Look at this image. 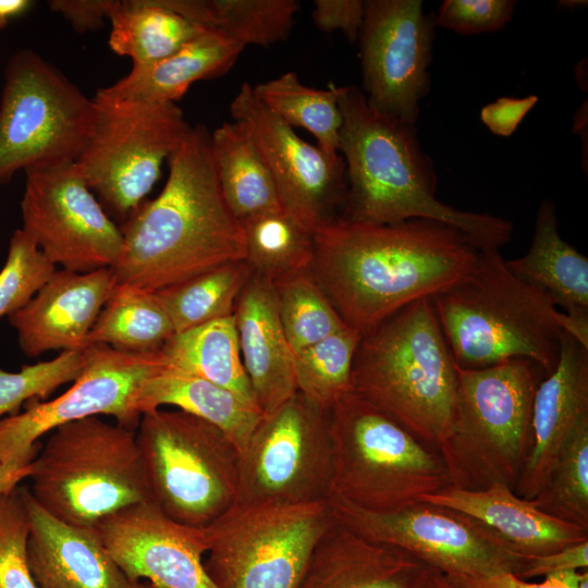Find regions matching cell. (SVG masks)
Returning <instances> with one entry per match:
<instances>
[{
    "label": "cell",
    "instance_id": "1",
    "mask_svg": "<svg viewBox=\"0 0 588 588\" xmlns=\"http://www.w3.org/2000/svg\"><path fill=\"white\" fill-rule=\"evenodd\" d=\"M313 237L309 271L360 336L405 306L453 286L480 252L462 231L426 219L376 224L338 218Z\"/></svg>",
    "mask_w": 588,
    "mask_h": 588
},
{
    "label": "cell",
    "instance_id": "2",
    "mask_svg": "<svg viewBox=\"0 0 588 588\" xmlns=\"http://www.w3.org/2000/svg\"><path fill=\"white\" fill-rule=\"evenodd\" d=\"M210 135L201 124L192 126L168 159L160 194L125 219L122 250L111 268L115 284L157 292L245 260L243 228L221 192Z\"/></svg>",
    "mask_w": 588,
    "mask_h": 588
},
{
    "label": "cell",
    "instance_id": "3",
    "mask_svg": "<svg viewBox=\"0 0 588 588\" xmlns=\"http://www.w3.org/2000/svg\"><path fill=\"white\" fill-rule=\"evenodd\" d=\"M339 154L347 193L340 218L394 224L426 219L462 231L479 250H499L512 237L503 218L455 209L437 198L433 160L422 150L416 124L377 112L357 86H342Z\"/></svg>",
    "mask_w": 588,
    "mask_h": 588
},
{
    "label": "cell",
    "instance_id": "4",
    "mask_svg": "<svg viewBox=\"0 0 588 588\" xmlns=\"http://www.w3.org/2000/svg\"><path fill=\"white\" fill-rule=\"evenodd\" d=\"M351 387L437 451L455 417L457 364L430 298L405 306L360 336Z\"/></svg>",
    "mask_w": 588,
    "mask_h": 588
},
{
    "label": "cell",
    "instance_id": "5",
    "mask_svg": "<svg viewBox=\"0 0 588 588\" xmlns=\"http://www.w3.org/2000/svg\"><path fill=\"white\" fill-rule=\"evenodd\" d=\"M430 301L458 366L528 359L547 373L554 369L563 313L517 279L499 250H480L473 270Z\"/></svg>",
    "mask_w": 588,
    "mask_h": 588
},
{
    "label": "cell",
    "instance_id": "6",
    "mask_svg": "<svg viewBox=\"0 0 588 588\" xmlns=\"http://www.w3.org/2000/svg\"><path fill=\"white\" fill-rule=\"evenodd\" d=\"M29 479L46 512L78 527L96 528L123 509L151 502L136 430L100 416L52 430Z\"/></svg>",
    "mask_w": 588,
    "mask_h": 588
},
{
    "label": "cell",
    "instance_id": "7",
    "mask_svg": "<svg viewBox=\"0 0 588 588\" xmlns=\"http://www.w3.org/2000/svg\"><path fill=\"white\" fill-rule=\"evenodd\" d=\"M543 369L528 359L483 368L457 365V403L451 432L437 449L450 486L514 490L525 464L535 391Z\"/></svg>",
    "mask_w": 588,
    "mask_h": 588
},
{
    "label": "cell",
    "instance_id": "8",
    "mask_svg": "<svg viewBox=\"0 0 588 588\" xmlns=\"http://www.w3.org/2000/svg\"><path fill=\"white\" fill-rule=\"evenodd\" d=\"M329 414L330 494L366 510L392 512L450 486L434 449L354 392Z\"/></svg>",
    "mask_w": 588,
    "mask_h": 588
},
{
    "label": "cell",
    "instance_id": "9",
    "mask_svg": "<svg viewBox=\"0 0 588 588\" xmlns=\"http://www.w3.org/2000/svg\"><path fill=\"white\" fill-rule=\"evenodd\" d=\"M136 439L151 502L204 528L237 502L240 451L220 428L181 409L142 414Z\"/></svg>",
    "mask_w": 588,
    "mask_h": 588
},
{
    "label": "cell",
    "instance_id": "10",
    "mask_svg": "<svg viewBox=\"0 0 588 588\" xmlns=\"http://www.w3.org/2000/svg\"><path fill=\"white\" fill-rule=\"evenodd\" d=\"M333 520L327 500L236 502L204 527L205 568L219 588H297Z\"/></svg>",
    "mask_w": 588,
    "mask_h": 588
},
{
    "label": "cell",
    "instance_id": "11",
    "mask_svg": "<svg viewBox=\"0 0 588 588\" xmlns=\"http://www.w3.org/2000/svg\"><path fill=\"white\" fill-rule=\"evenodd\" d=\"M4 74L0 185L20 170L76 161L91 131L94 99L32 49L16 51Z\"/></svg>",
    "mask_w": 588,
    "mask_h": 588
},
{
    "label": "cell",
    "instance_id": "12",
    "mask_svg": "<svg viewBox=\"0 0 588 588\" xmlns=\"http://www.w3.org/2000/svg\"><path fill=\"white\" fill-rule=\"evenodd\" d=\"M93 99L91 131L75 162L93 193L126 219L192 126L174 102L113 99L98 91Z\"/></svg>",
    "mask_w": 588,
    "mask_h": 588
},
{
    "label": "cell",
    "instance_id": "13",
    "mask_svg": "<svg viewBox=\"0 0 588 588\" xmlns=\"http://www.w3.org/2000/svg\"><path fill=\"white\" fill-rule=\"evenodd\" d=\"M327 501L338 523L368 540L400 548L446 575L519 577L530 558L489 526L445 506L418 502L375 512L333 494Z\"/></svg>",
    "mask_w": 588,
    "mask_h": 588
},
{
    "label": "cell",
    "instance_id": "14",
    "mask_svg": "<svg viewBox=\"0 0 588 588\" xmlns=\"http://www.w3.org/2000/svg\"><path fill=\"white\" fill-rule=\"evenodd\" d=\"M329 411L296 392L262 415L240 453L237 502L327 500L332 470Z\"/></svg>",
    "mask_w": 588,
    "mask_h": 588
},
{
    "label": "cell",
    "instance_id": "15",
    "mask_svg": "<svg viewBox=\"0 0 588 588\" xmlns=\"http://www.w3.org/2000/svg\"><path fill=\"white\" fill-rule=\"evenodd\" d=\"M81 376L53 400H30L25 409L0 420V463L38 451L39 438L58 427L91 416L107 415L136 430L137 397L146 380L164 366L160 352L130 353L105 344L85 348Z\"/></svg>",
    "mask_w": 588,
    "mask_h": 588
},
{
    "label": "cell",
    "instance_id": "16",
    "mask_svg": "<svg viewBox=\"0 0 588 588\" xmlns=\"http://www.w3.org/2000/svg\"><path fill=\"white\" fill-rule=\"evenodd\" d=\"M22 230L56 267L73 272L112 268L123 246L77 163L25 171Z\"/></svg>",
    "mask_w": 588,
    "mask_h": 588
},
{
    "label": "cell",
    "instance_id": "17",
    "mask_svg": "<svg viewBox=\"0 0 588 588\" xmlns=\"http://www.w3.org/2000/svg\"><path fill=\"white\" fill-rule=\"evenodd\" d=\"M434 14L421 0H366L358 36L363 94L370 108L416 124L429 94Z\"/></svg>",
    "mask_w": 588,
    "mask_h": 588
},
{
    "label": "cell",
    "instance_id": "18",
    "mask_svg": "<svg viewBox=\"0 0 588 588\" xmlns=\"http://www.w3.org/2000/svg\"><path fill=\"white\" fill-rule=\"evenodd\" d=\"M230 112L248 128L286 213L311 233L340 218L347 193L340 154L328 155L302 139L257 99L249 83L241 85Z\"/></svg>",
    "mask_w": 588,
    "mask_h": 588
},
{
    "label": "cell",
    "instance_id": "19",
    "mask_svg": "<svg viewBox=\"0 0 588 588\" xmlns=\"http://www.w3.org/2000/svg\"><path fill=\"white\" fill-rule=\"evenodd\" d=\"M96 529L110 555L134 581L158 588H219L205 568L204 528L173 520L152 502L123 509Z\"/></svg>",
    "mask_w": 588,
    "mask_h": 588
},
{
    "label": "cell",
    "instance_id": "20",
    "mask_svg": "<svg viewBox=\"0 0 588 588\" xmlns=\"http://www.w3.org/2000/svg\"><path fill=\"white\" fill-rule=\"evenodd\" d=\"M114 285L111 268L84 273L56 270L25 306L8 316L24 355L85 350Z\"/></svg>",
    "mask_w": 588,
    "mask_h": 588
},
{
    "label": "cell",
    "instance_id": "21",
    "mask_svg": "<svg viewBox=\"0 0 588 588\" xmlns=\"http://www.w3.org/2000/svg\"><path fill=\"white\" fill-rule=\"evenodd\" d=\"M586 415L588 347L564 331L556 365L535 391L530 445L516 495L531 500L546 487L560 452Z\"/></svg>",
    "mask_w": 588,
    "mask_h": 588
},
{
    "label": "cell",
    "instance_id": "22",
    "mask_svg": "<svg viewBox=\"0 0 588 588\" xmlns=\"http://www.w3.org/2000/svg\"><path fill=\"white\" fill-rule=\"evenodd\" d=\"M27 563L38 588H134L96 528L63 523L46 512L27 487Z\"/></svg>",
    "mask_w": 588,
    "mask_h": 588
},
{
    "label": "cell",
    "instance_id": "23",
    "mask_svg": "<svg viewBox=\"0 0 588 588\" xmlns=\"http://www.w3.org/2000/svg\"><path fill=\"white\" fill-rule=\"evenodd\" d=\"M233 317L256 405L267 415L297 392L294 353L280 322L273 283L252 272Z\"/></svg>",
    "mask_w": 588,
    "mask_h": 588
},
{
    "label": "cell",
    "instance_id": "24",
    "mask_svg": "<svg viewBox=\"0 0 588 588\" xmlns=\"http://www.w3.org/2000/svg\"><path fill=\"white\" fill-rule=\"evenodd\" d=\"M420 502L445 506L489 526L519 552L542 555L588 540V530L551 516L500 482L483 489L452 486L424 495Z\"/></svg>",
    "mask_w": 588,
    "mask_h": 588
},
{
    "label": "cell",
    "instance_id": "25",
    "mask_svg": "<svg viewBox=\"0 0 588 588\" xmlns=\"http://www.w3.org/2000/svg\"><path fill=\"white\" fill-rule=\"evenodd\" d=\"M425 565L334 519L317 542L297 588H409Z\"/></svg>",
    "mask_w": 588,
    "mask_h": 588
},
{
    "label": "cell",
    "instance_id": "26",
    "mask_svg": "<svg viewBox=\"0 0 588 588\" xmlns=\"http://www.w3.org/2000/svg\"><path fill=\"white\" fill-rule=\"evenodd\" d=\"M505 264L517 279L561 307L566 315V331L587 342L588 258L561 237L551 200H543L538 208L528 252Z\"/></svg>",
    "mask_w": 588,
    "mask_h": 588
},
{
    "label": "cell",
    "instance_id": "27",
    "mask_svg": "<svg viewBox=\"0 0 588 588\" xmlns=\"http://www.w3.org/2000/svg\"><path fill=\"white\" fill-rule=\"evenodd\" d=\"M244 48L206 28L169 58L147 66H132L125 76L98 93L113 99L175 103L197 81L225 74Z\"/></svg>",
    "mask_w": 588,
    "mask_h": 588
},
{
    "label": "cell",
    "instance_id": "28",
    "mask_svg": "<svg viewBox=\"0 0 588 588\" xmlns=\"http://www.w3.org/2000/svg\"><path fill=\"white\" fill-rule=\"evenodd\" d=\"M162 406H173L217 426L240 453L262 417L256 406L230 390L166 365L146 380L137 397L140 415Z\"/></svg>",
    "mask_w": 588,
    "mask_h": 588
},
{
    "label": "cell",
    "instance_id": "29",
    "mask_svg": "<svg viewBox=\"0 0 588 588\" xmlns=\"http://www.w3.org/2000/svg\"><path fill=\"white\" fill-rule=\"evenodd\" d=\"M210 145L221 192L240 222L283 210L271 173L243 123H222L211 133Z\"/></svg>",
    "mask_w": 588,
    "mask_h": 588
},
{
    "label": "cell",
    "instance_id": "30",
    "mask_svg": "<svg viewBox=\"0 0 588 588\" xmlns=\"http://www.w3.org/2000/svg\"><path fill=\"white\" fill-rule=\"evenodd\" d=\"M108 20L111 50L131 58L133 66L169 58L206 29L162 0H111Z\"/></svg>",
    "mask_w": 588,
    "mask_h": 588
},
{
    "label": "cell",
    "instance_id": "31",
    "mask_svg": "<svg viewBox=\"0 0 588 588\" xmlns=\"http://www.w3.org/2000/svg\"><path fill=\"white\" fill-rule=\"evenodd\" d=\"M159 352L166 366L228 389L257 407L242 363L233 315L174 333Z\"/></svg>",
    "mask_w": 588,
    "mask_h": 588
},
{
    "label": "cell",
    "instance_id": "32",
    "mask_svg": "<svg viewBox=\"0 0 588 588\" xmlns=\"http://www.w3.org/2000/svg\"><path fill=\"white\" fill-rule=\"evenodd\" d=\"M192 22L232 40L269 47L287 39L299 11L297 0H162Z\"/></svg>",
    "mask_w": 588,
    "mask_h": 588
},
{
    "label": "cell",
    "instance_id": "33",
    "mask_svg": "<svg viewBox=\"0 0 588 588\" xmlns=\"http://www.w3.org/2000/svg\"><path fill=\"white\" fill-rule=\"evenodd\" d=\"M174 333L156 292L115 284L88 334L87 345L105 344L122 352L156 353Z\"/></svg>",
    "mask_w": 588,
    "mask_h": 588
},
{
    "label": "cell",
    "instance_id": "34",
    "mask_svg": "<svg viewBox=\"0 0 588 588\" xmlns=\"http://www.w3.org/2000/svg\"><path fill=\"white\" fill-rule=\"evenodd\" d=\"M253 89L257 99L287 125L311 133L322 151L339 154L341 87L333 84L324 89L308 87L295 72H285Z\"/></svg>",
    "mask_w": 588,
    "mask_h": 588
},
{
    "label": "cell",
    "instance_id": "35",
    "mask_svg": "<svg viewBox=\"0 0 588 588\" xmlns=\"http://www.w3.org/2000/svg\"><path fill=\"white\" fill-rule=\"evenodd\" d=\"M241 224L253 273L274 283L310 269L313 233L284 210L249 217Z\"/></svg>",
    "mask_w": 588,
    "mask_h": 588
},
{
    "label": "cell",
    "instance_id": "36",
    "mask_svg": "<svg viewBox=\"0 0 588 588\" xmlns=\"http://www.w3.org/2000/svg\"><path fill=\"white\" fill-rule=\"evenodd\" d=\"M252 272L246 260L230 262L156 294L179 333L232 316Z\"/></svg>",
    "mask_w": 588,
    "mask_h": 588
},
{
    "label": "cell",
    "instance_id": "37",
    "mask_svg": "<svg viewBox=\"0 0 588 588\" xmlns=\"http://www.w3.org/2000/svg\"><path fill=\"white\" fill-rule=\"evenodd\" d=\"M359 339L356 331L345 327L294 353L297 392L327 411L351 392L352 364Z\"/></svg>",
    "mask_w": 588,
    "mask_h": 588
},
{
    "label": "cell",
    "instance_id": "38",
    "mask_svg": "<svg viewBox=\"0 0 588 588\" xmlns=\"http://www.w3.org/2000/svg\"><path fill=\"white\" fill-rule=\"evenodd\" d=\"M273 285L280 322L293 353L347 327L309 270Z\"/></svg>",
    "mask_w": 588,
    "mask_h": 588
},
{
    "label": "cell",
    "instance_id": "39",
    "mask_svg": "<svg viewBox=\"0 0 588 588\" xmlns=\"http://www.w3.org/2000/svg\"><path fill=\"white\" fill-rule=\"evenodd\" d=\"M529 501L543 513L588 530V415L560 452L546 487Z\"/></svg>",
    "mask_w": 588,
    "mask_h": 588
},
{
    "label": "cell",
    "instance_id": "40",
    "mask_svg": "<svg viewBox=\"0 0 588 588\" xmlns=\"http://www.w3.org/2000/svg\"><path fill=\"white\" fill-rule=\"evenodd\" d=\"M85 350L63 351L57 357L24 365L19 371L0 367V420L14 416L30 400L45 401L59 387L74 382L85 367Z\"/></svg>",
    "mask_w": 588,
    "mask_h": 588
},
{
    "label": "cell",
    "instance_id": "41",
    "mask_svg": "<svg viewBox=\"0 0 588 588\" xmlns=\"http://www.w3.org/2000/svg\"><path fill=\"white\" fill-rule=\"evenodd\" d=\"M56 270L35 242L22 229L15 230L0 270V318L25 306Z\"/></svg>",
    "mask_w": 588,
    "mask_h": 588
},
{
    "label": "cell",
    "instance_id": "42",
    "mask_svg": "<svg viewBox=\"0 0 588 588\" xmlns=\"http://www.w3.org/2000/svg\"><path fill=\"white\" fill-rule=\"evenodd\" d=\"M28 515L22 486L0 495V588H38L27 563Z\"/></svg>",
    "mask_w": 588,
    "mask_h": 588
},
{
    "label": "cell",
    "instance_id": "43",
    "mask_svg": "<svg viewBox=\"0 0 588 588\" xmlns=\"http://www.w3.org/2000/svg\"><path fill=\"white\" fill-rule=\"evenodd\" d=\"M513 0H444L434 14L436 25L462 35L502 29L514 16Z\"/></svg>",
    "mask_w": 588,
    "mask_h": 588
},
{
    "label": "cell",
    "instance_id": "44",
    "mask_svg": "<svg viewBox=\"0 0 588 588\" xmlns=\"http://www.w3.org/2000/svg\"><path fill=\"white\" fill-rule=\"evenodd\" d=\"M364 16L363 0H315L311 12V19L319 30H340L351 42L358 40Z\"/></svg>",
    "mask_w": 588,
    "mask_h": 588
},
{
    "label": "cell",
    "instance_id": "45",
    "mask_svg": "<svg viewBox=\"0 0 588 588\" xmlns=\"http://www.w3.org/2000/svg\"><path fill=\"white\" fill-rule=\"evenodd\" d=\"M583 572L562 571L544 576L539 584L527 583L512 573H502L488 577H468L462 575L445 576L463 588H578Z\"/></svg>",
    "mask_w": 588,
    "mask_h": 588
},
{
    "label": "cell",
    "instance_id": "46",
    "mask_svg": "<svg viewBox=\"0 0 588 588\" xmlns=\"http://www.w3.org/2000/svg\"><path fill=\"white\" fill-rule=\"evenodd\" d=\"M537 101L535 95L524 98L501 97L481 109L480 119L494 135L509 137Z\"/></svg>",
    "mask_w": 588,
    "mask_h": 588
},
{
    "label": "cell",
    "instance_id": "47",
    "mask_svg": "<svg viewBox=\"0 0 588 588\" xmlns=\"http://www.w3.org/2000/svg\"><path fill=\"white\" fill-rule=\"evenodd\" d=\"M587 567L588 540L551 553L530 556L519 578L526 579L536 576H547L556 572L587 569Z\"/></svg>",
    "mask_w": 588,
    "mask_h": 588
},
{
    "label": "cell",
    "instance_id": "48",
    "mask_svg": "<svg viewBox=\"0 0 588 588\" xmlns=\"http://www.w3.org/2000/svg\"><path fill=\"white\" fill-rule=\"evenodd\" d=\"M111 0H51L48 7L61 14L75 32L97 30L108 20Z\"/></svg>",
    "mask_w": 588,
    "mask_h": 588
},
{
    "label": "cell",
    "instance_id": "49",
    "mask_svg": "<svg viewBox=\"0 0 588 588\" xmlns=\"http://www.w3.org/2000/svg\"><path fill=\"white\" fill-rule=\"evenodd\" d=\"M37 454L38 452L22 453L0 463V495L13 490L24 479L30 477Z\"/></svg>",
    "mask_w": 588,
    "mask_h": 588
},
{
    "label": "cell",
    "instance_id": "50",
    "mask_svg": "<svg viewBox=\"0 0 588 588\" xmlns=\"http://www.w3.org/2000/svg\"><path fill=\"white\" fill-rule=\"evenodd\" d=\"M409 588H463L437 568L425 565Z\"/></svg>",
    "mask_w": 588,
    "mask_h": 588
},
{
    "label": "cell",
    "instance_id": "51",
    "mask_svg": "<svg viewBox=\"0 0 588 588\" xmlns=\"http://www.w3.org/2000/svg\"><path fill=\"white\" fill-rule=\"evenodd\" d=\"M33 4L30 0H0V29H3L12 20L28 12Z\"/></svg>",
    "mask_w": 588,
    "mask_h": 588
},
{
    "label": "cell",
    "instance_id": "52",
    "mask_svg": "<svg viewBox=\"0 0 588 588\" xmlns=\"http://www.w3.org/2000/svg\"><path fill=\"white\" fill-rule=\"evenodd\" d=\"M587 4V1H577V0H565V1H559L558 7H565V8H577V7H584Z\"/></svg>",
    "mask_w": 588,
    "mask_h": 588
},
{
    "label": "cell",
    "instance_id": "53",
    "mask_svg": "<svg viewBox=\"0 0 588 588\" xmlns=\"http://www.w3.org/2000/svg\"><path fill=\"white\" fill-rule=\"evenodd\" d=\"M578 588H588V572L587 569L583 572L581 577L579 579Z\"/></svg>",
    "mask_w": 588,
    "mask_h": 588
},
{
    "label": "cell",
    "instance_id": "54",
    "mask_svg": "<svg viewBox=\"0 0 588 588\" xmlns=\"http://www.w3.org/2000/svg\"><path fill=\"white\" fill-rule=\"evenodd\" d=\"M134 588H158V587H155L152 586L151 584L147 583V581H137L135 587Z\"/></svg>",
    "mask_w": 588,
    "mask_h": 588
}]
</instances>
